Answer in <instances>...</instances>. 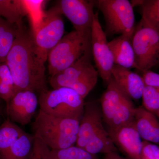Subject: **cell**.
Here are the masks:
<instances>
[{"instance_id": "obj_1", "label": "cell", "mask_w": 159, "mask_h": 159, "mask_svg": "<svg viewBox=\"0 0 159 159\" xmlns=\"http://www.w3.org/2000/svg\"><path fill=\"white\" fill-rule=\"evenodd\" d=\"M6 62L13 78L16 93L29 90L40 93L48 89L45 62L38 53L31 31L19 29Z\"/></svg>"}, {"instance_id": "obj_2", "label": "cell", "mask_w": 159, "mask_h": 159, "mask_svg": "<svg viewBox=\"0 0 159 159\" xmlns=\"http://www.w3.org/2000/svg\"><path fill=\"white\" fill-rule=\"evenodd\" d=\"M80 119L54 116L39 110L32 125L34 138L51 149L76 145Z\"/></svg>"}, {"instance_id": "obj_3", "label": "cell", "mask_w": 159, "mask_h": 159, "mask_svg": "<svg viewBox=\"0 0 159 159\" xmlns=\"http://www.w3.org/2000/svg\"><path fill=\"white\" fill-rule=\"evenodd\" d=\"M100 107L95 101L84 103L76 146L92 154L116 152L117 148L102 125Z\"/></svg>"}, {"instance_id": "obj_4", "label": "cell", "mask_w": 159, "mask_h": 159, "mask_svg": "<svg viewBox=\"0 0 159 159\" xmlns=\"http://www.w3.org/2000/svg\"><path fill=\"white\" fill-rule=\"evenodd\" d=\"M92 57L91 49L70 66L50 77V85L53 89L65 87L74 90L84 99L95 87L99 75L92 64Z\"/></svg>"}, {"instance_id": "obj_5", "label": "cell", "mask_w": 159, "mask_h": 159, "mask_svg": "<svg viewBox=\"0 0 159 159\" xmlns=\"http://www.w3.org/2000/svg\"><path fill=\"white\" fill-rule=\"evenodd\" d=\"M91 49V34H83L74 30L66 34L48 55L50 77L70 66Z\"/></svg>"}, {"instance_id": "obj_6", "label": "cell", "mask_w": 159, "mask_h": 159, "mask_svg": "<svg viewBox=\"0 0 159 159\" xmlns=\"http://www.w3.org/2000/svg\"><path fill=\"white\" fill-rule=\"evenodd\" d=\"M38 99L40 110L46 113L61 118L81 119L84 99L74 90L65 87L47 89L39 94Z\"/></svg>"}, {"instance_id": "obj_7", "label": "cell", "mask_w": 159, "mask_h": 159, "mask_svg": "<svg viewBox=\"0 0 159 159\" xmlns=\"http://www.w3.org/2000/svg\"><path fill=\"white\" fill-rule=\"evenodd\" d=\"M100 108L108 129L117 128L134 121L136 108L113 78L101 97Z\"/></svg>"}, {"instance_id": "obj_8", "label": "cell", "mask_w": 159, "mask_h": 159, "mask_svg": "<svg viewBox=\"0 0 159 159\" xmlns=\"http://www.w3.org/2000/svg\"><path fill=\"white\" fill-rule=\"evenodd\" d=\"M95 6L102 12L110 34H120L132 38L134 33L133 7L128 0H98Z\"/></svg>"}, {"instance_id": "obj_9", "label": "cell", "mask_w": 159, "mask_h": 159, "mask_svg": "<svg viewBox=\"0 0 159 159\" xmlns=\"http://www.w3.org/2000/svg\"><path fill=\"white\" fill-rule=\"evenodd\" d=\"M136 69L143 73L159 65V31L141 22L133 36Z\"/></svg>"}, {"instance_id": "obj_10", "label": "cell", "mask_w": 159, "mask_h": 159, "mask_svg": "<svg viewBox=\"0 0 159 159\" xmlns=\"http://www.w3.org/2000/svg\"><path fill=\"white\" fill-rule=\"evenodd\" d=\"M65 25L62 15L55 6L46 11L44 21L33 36L38 53L46 62L49 52L64 36Z\"/></svg>"}, {"instance_id": "obj_11", "label": "cell", "mask_w": 159, "mask_h": 159, "mask_svg": "<svg viewBox=\"0 0 159 159\" xmlns=\"http://www.w3.org/2000/svg\"><path fill=\"white\" fill-rule=\"evenodd\" d=\"M108 43L98 13H95L91 33L92 54L98 74L107 85L112 78V70L115 65Z\"/></svg>"}, {"instance_id": "obj_12", "label": "cell", "mask_w": 159, "mask_h": 159, "mask_svg": "<svg viewBox=\"0 0 159 159\" xmlns=\"http://www.w3.org/2000/svg\"><path fill=\"white\" fill-rule=\"evenodd\" d=\"M95 6V1L61 0L55 6L61 14L70 20L75 30L83 34H90Z\"/></svg>"}, {"instance_id": "obj_13", "label": "cell", "mask_w": 159, "mask_h": 159, "mask_svg": "<svg viewBox=\"0 0 159 159\" xmlns=\"http://www.w3.org/2000/svg\"><path fill=\"white\" fill-rule=\"evenodd\" d=\"M38 104L39 99L34 92L29 90L16 92L6 104L8 118L14 123L27 125L34 116Z\"/></svg>"}, {"instance_id": "obj_14", "label": "cell", "mask_w": 159, "mask_h": 159, "mask_svg": "<svg viewBox=\"0 0 159 159\" xmlns=\"http://www.w3.org/2000/svg\"><path fill=\"white\" fill-rule=\"evenodd\" d=\"M108 133L116 147L131 159H141L143 141L134 121L117 128L108 129Z\"/></svg>"}, {"instance_id": "obj_15", "label": "cell", "mask_w": 159, "mask_h": 159, "mask_svg": "<svg viewBox=\"0 0 159 159\" xmlns=\"http://www.w3.org/2000/svg\"><path fill=\"white\" fill-rule=\"evenodd\" d=\"M112 77L119 89L130 99L138 100L142 97L145 86L142 77L129 69L114 65Z\"/></svg>"}, {"instance_id": "obj_16", "label": "cell", "mask_w": 159, "mask_h": 159, "mask_svg": "<svg viewBox=\"0 0 159 159\" xmlns=\"http://www.w3.org/2000/svg\"><path fill=\"white\" fill-rule=\"evenodd\" d=\"M134 121L141 139L159 144V120L155 114L143 107L136 108Z\"/></svg>"}, {"instance_id": "obj_17", "label": "cell", "mask_w": 159, "mask_h": 159, "mask_svg": "<svg viewBox=\"0 0 159 159\" xmlns=\"http://www.w3.org/2000/svg\"><path fill=\"white\" fill-rule=\"evenodd\" d=\"M132 38L121 35L108 43L115 65L130 69H136Z\"/></svg>"}, {"instance_id": "obj_18", "label": "cell", "mask_w": 159, "mask_h": 159, "mask_svg": "<svg viewBox=\"0 0 159 159\" xmlns=\"http://www.w3.org/2000/svg\"><path fill=\"white\" fill-rule=\"evenodd\" d=\"M26 16H27L31 26V32L34 36L41 28L44 21L46 11L44 6L46 2L43 0H22Z\"/></svg>"}, {"instance_id": "obj_19", "label": "cell", "mask_w": 159, "mask_h": 159, "mask_svg": "<svg viewBox=\"0 0 159 159\" xmlns=\"http://www.w3.org/2000/svg\"><path fill=\"white\" fill-rule=\"evenodd\" d=\"M26 16L22 0H0V17L18 29L25 27L23 18Z\"/></svg>"}, {"instance_id": "obj_20", "label": "cell", "mask_w": 159, "mask_h": 159, "mask_svg": "<svg viewBox=\"0 0 159 159\" xmlns=\"http://www.w3.org/2000/svg\"><path fill=\"white\" fill-rule=\"evenodd\" d=\"M43 159H97L96 156L76 145L63 149H51L43 143Z\"/></svg>"}, {"instance_id": "obj_21", "label": "cell", "mask_w": 159, "mask_h": 159, "mask_svg": "<svg viewBox=\"0 0 159 159\" xmlns=\"http://www.w3.org/2000/svg\"><path fill=\"white\" fill-rule=\"evenodd\" d=\"M34 139L33 135L25 132L0 157V159H29L33 148Z\"/></svg>"}, {"instance_id": "obj_22", "label": "cell", "mask_w": 159, "mask_h": 159, "mask_svg": "<svg viewBox=\"0 0 159 159\" xmlns=\"http://www.w3.org/2000/svg\"><path fill=\"white\" fill-rule=\"evenodd\" d=\"M25 132L7 118L0 126V157Z\"/></svg>"}, {"instance_id": "obj_23", "label": "cell", "mask_w": 159, "mask_h": 159, "mask_svg": "<svg viewBox=\"0 0 159 159\" xmlns=\"http://www.w3.org/2000/svg\"><path fill=\"white\" fill-rule=\"evenodd\" d=\"M18 32L17 27L0 17V62L6 61Z\"/></svg>"}, {"instance_id": "obj_24", "label": "cell", "mask_w": 159, "mask_h": 159, "mask_svg": "<svg viewBox=\"0 0 159 159\" xmlns=\"http://www.w3.org/2000/svg\"><path fill=\"white\" fill-rule=\"evenodd\" d=\"M142 18L143 25L159 31V0L142 1Z\"/></svg>"}, {"instance_id": "obj_25", "label": "cell", "mask_w": 159, "mask_h": 159, "mask_svg": "<svg viewBox=\"0 0 159 159\" xmlns=\"http://www.w3.org/2000/svg\"><path fill=\"white\" fill-rule=\"evenodd\" d=\"M16 93L15 87L6 61L0 62V99L7 104Z\"/></svg>"}, {"instance_id": "obj_26", "label": "cell", "mask_w": 159, "mask_h": 159, "mask_svg": "<svg viewBox=\"0 0 159 159\" xmlns=\"http://www.w3.org/2000/svg\"><path fill=\"white\" fill-rule=\"evenodd\" d=\"M142 98L143 107L156 115L159 110V88L145 85Z\"/></svg>"}, {"instance_id": "obj_27", "label": "cell", "mask_w": 159, "mask_h": 159, "mask_svg": "<svg viewBox=\"0 0 159 159\" xmlns=\"http://www.w3.org/2000/svg\"><path fill=\"white\" fill-rule=\"evenodd\" d=\"M141 159H159V146L156 144L143 141Z\"/></svg>"}, {"instance_id": "obj_28", "label": "cell", "mask_w": 159, "mask_h": 159, "mask_svg": "<svg viewBox=\"0 0 159 159\" xmlns=\"http://www.w3.org/2000/svg\"><path fill=\"white\" fill-rule=\"evenodd\" d=\"M142 77L145 85L159 88V74L148 70L143 73Z\"/></svg>"}, {"instance_id": "obj_29", "label": "cell", "mask_w": 159, "mask_h": 159, "mask_svg": "<svg viewBox=\"0 0 159 159\" xmlns=\"http://www.w3.org/2000/svg\"><path fill=\"white\" fill-rule=\"evenodd\" d=\"M43 142L34 138V144L29 159H43Z\"/></svg>"}, {"instance_id": "obj_30", "label": "cell", "mask_w": 159, "mask_h": 159, "mask_svg": "<svg viewBox=\"0 0 159 159\" xmlns=\"http://www.w3.org/2000/svg\"><path fill=\"white\" fill-rule=\"evenodd\" d=\"M103 159H125L116 153V152H111L106 154Z\"/></svg>"}, {"instance_id": "obj_31", "label": "cell", "mask_w": 159, "mask_h": 159, "mask_svg": "<svg viewBox=\"0 0 159 159\" xmlns=\"http://www.w3.org/2000/svg\"><path fill=\"white\" fill-rule=\"evenodd\" d=\"M3 110H4V108H3L2 104V101H0V121L3 116Z\"/></svg>"}, {"instance_id": "obj_32", "label": "cell", "mask_w": 159, "mask_h": 159, "mask_svg": "<svg viewBox=\"0 0 159 159\" xmlns=\"http://www.w3.org/2000/svg\"><path fill=\"white\" fill-rule=\"evenodd\" d=\"M155 115L157 116V117L158 119H159V110L157 111V112Z\"/></svg>"}, {"instance_id": "obj_33", "label": "cell", "mask_w": 159, "mask_h": 159, "mask_svg": "<svg viewBox=\"0 0 159 159\" xmlns=\"http://www.w3.org/2000/svg\"><path fill=\"white\" fill-rule=\"evenodd\" d=\"M0 101H2V100H1V99H0Z\"/></svg>"}]
</instances>
